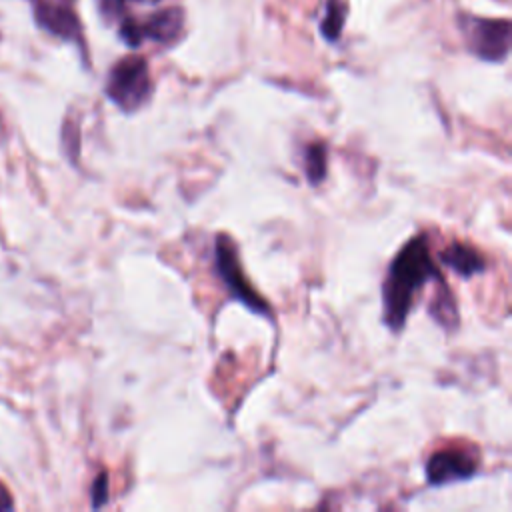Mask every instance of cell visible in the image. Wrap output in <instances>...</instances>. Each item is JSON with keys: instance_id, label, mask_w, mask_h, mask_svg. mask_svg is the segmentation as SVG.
Returning a JSON list of instances; mask_svg holds the SVG:
<instances>
[{"instance_id": "6da1fadb", "label": "cell", "mask_w": 512, "mask_h": 512, "mask_svg": "<svg viewBox=\"0 0 512 512\" xmlns=\"http://www.w3.org/2000/svg\"><path fill=\"white\" fill-rule=\"evenodd\" d=\"M440 272L430 256L426 236L410 238L394 256L386 280L382 282V318L390 330H400L418 292Z\"/></svg>"}, {"instance_id": "7a4b0ae2", "label": "cell", "mask_w": 512, "mask_h": 512, "mask_svg": "<svg viewBox=\"0 0 512 512\" xmlns=\"http://www.w3.org/2000/svg\"><path fill=\"white\" fill-rule=\"evenodd\" d=\"M104 90H106V96L122 112L132 114L138 108H142L152 94V80H150L146 60L140 56L120 58L110 68Z\"/></svg>"}, {"instance_id": "3957f363", "label": "cell", "mask_w": 512, "mask_h": 512, "mask_svg": "<svg viewBox=\"0 0 512 512\" xmlns=\"http://www.w3.org/2000/svg\"><path fill=\"white\" fill-rule=\"evenodd\" d=\"M460 30L472 54L488 62H502L510 52V22L460 16Z\"/></svg>"}, {"instance_id": "277c9868", "label": "cell", "mask_w": 512, "mask_h": 512, "mask_svg": "<svg viewBox=\"0 0 512 512\" xmlns=\"http://www.w3.org/2000/svg\"><path fill=\"white\" fill-rule=\"evenodd\" d=\"M216 272H218L220 280L224 282L226 290L236 300H240L252 312H258L264 316L270 314L268 304L248 284V280L242 272L240 260H238V250H236L232 238L226 234H218V238H216Z\"/></svg>"}, {"instance_id": "5b68a950", "label": "cell", "mask_w": 512, "mask_h": 512, "mask_svg": "<svg viewBox=\"0 0 512 512\" xmlns=\"http://www.w3.org/2000/svg\"><path fill=\"white\" fill-rule=\"evenodd\" d=\"M424 470L426 480L432 486H444L474 476L478 470V458L466 448H442L428 458Z\"/></svg>"}, {"instance_id": "8992f818", "label": "cell", "mask_w": 512, "mask_h": 512, "mask_svg": "<svg viewBox=\"0 0 512 512\" xmlns=\"http://www.w3.org/2000/svg\"><path fill=\"white\" fill-rule=\"evenodd\" d=\"M40 28L62 40H80V22L70 6L72 0H30Z\"/></svg>"}, {"instance_id": "52a82bcc", "label": "cell", "mask_w": 512, "mask_h": 512, "mask_svg": "<svg viewBox=\"0 0 512 512\" xmlns=\"http://www.w3.org/2000/svg\"><path fill=\"white\" fill-rule=\"evenodd\" d=\"M182 26H184V12L178 6L158 10L140 22L144 40H154V42L174 40L182 32Z\"/></svg>"}, {"instance_id": "ba28073f", "label": "cell", "mask_w": 512, "mask_h": 512, "mask_svg": "<svg viewBox=\"0 0 512 512\" xmlns=\"http://www.w3.org/2000/svg\"><path fill=\"white\" fill-rule=\"evenodd\" d=\"M440 260L454 270L458 276L470 278L474 274H480L484 270V258L480 252H476L472 246L462 242H452L442 254Z\"/></svg>"}, {"instance_id": "9c48e42d", "label": "cell", "mask_w": 512, "mask_h": 512, "mask_svg": "<svg viewBox=\"0 0 512 512\" xmlns=\"http://www.w3.org/2000/svg\"><path fill=\"white\" fill-rule=\"evenodd\" d=\"M304 172L310 184H318L326 176V146L322 142L304 148Z\"/></svg>"}, {"instance_id": "30bf717a", "label": "cell", "mask_w": 512, "mask_h": 512, "mask_svg": "<svg viewBox=\"0 0 512 512\" xmlns=\"http://www.w3.org/2000/svg\"><path fill=\"white\" fill-rule=\"evenodd\" d=\"M430 312L446 328L456 326V322H458V312H456V306H454V298L442 282H440V288H438V296L434 298V302L430 306Z\"/></svg>"}, {"instance_id": "8fae6325", "label": "cell", "mask_w": 512, "mask_h": 512, "mask_svg": "<svg viewBox=\"0 0 512 512\" xmlns=\"http://www.w3.org/2000/svg\"><path fill=\"white\" fill-rule=\"evenodd\" d=\"M344 18H346V6L340 0H328L326 16H324L322 26H320L326 40H330V42L338 40V36L342 32V26H344Z\"/></svg>"}, {"instance_id": "7c38bea8", "label": "cell", "mask_w": 512, "mask_h": 512, "mask_svg": "<svg viewBox=\"0 0 512 512\" xmlns=\"http://www.w3.org/2000/svg\"><path fill=\"white\" fill-rule=\"evenodd\" d=\"M90 496H92V508H100V506L106 504V500H108V478H106V472H102L94 480Z\"/></svg>"}, {"instance_id": "4fadbf2b", "label": "cell", "mask_w": 512, "mask_h": 512, "mask_svg": "<svg viewBox=\"0 0 512 512\" xmlns=\"http://www.w3.org/2000/svg\"><path fill=\"white\" fill-rule=\"evenodd\" d=\"M12 508H14L12 496H10V492L0 484V512H2V510H12Z\"/></svg>"}, {"instance_id": "5bb4252c", "label": "cell", "mask_w": 512, "mask_h": 512, "mask_svg": "<svg viewBox=\"0 0 512 512\" xmlns=\"http://www.w3.org/2000/svg\"><path fill=\"white\" fill-rule=\"evenodd\" d=\"M128 2V0H126ZM132 2H140V4H158L160 0H132Z\"/></svg>"}]
</instances>
